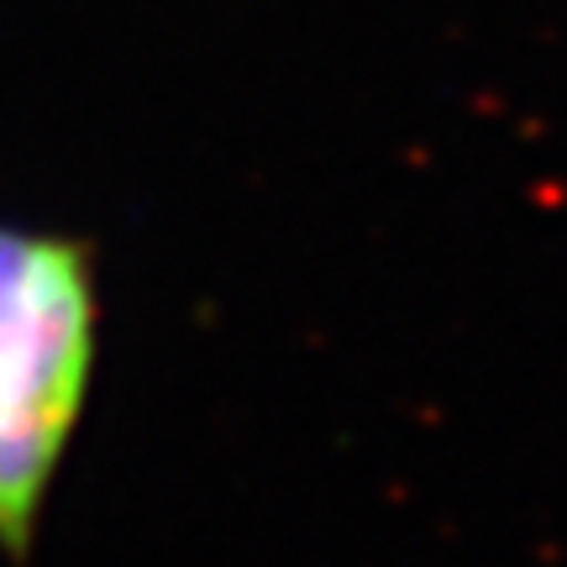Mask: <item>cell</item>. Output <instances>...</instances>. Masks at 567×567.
I'll list each match as a JSON object with an SVG mask.
<instances>
[{
	"mask_svg": "<svg viewBox=\"0 0 567 567\" xmlns=\"http://www.w3.org/2000/svg\"><path fill=\"white\" fill-rule=\"evenodd\" d=\"M101 342L95 252L59 231L0 221V557L27 567Z\"/></svg>",
	"mask_w": 567,
	"mask_h": 567,
	"instance_id": "1",
	"label": "cell"
}]
</instances>
